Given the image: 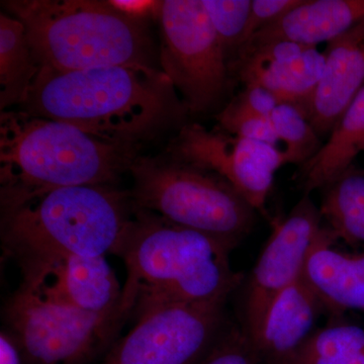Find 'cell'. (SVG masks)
I'll return each instance as SVG.
<instances>
[{"label":"cell","mask_w":364,"mask_h":364,"mask_svg":"<svg viewBox=\"0 0 364 364\" xmlns=\"http://www.w3.org/2000/svg\"><path fill=\"white\" fill-rule=\"evenodd\" d=\"M234 98L253 114L264 117H270L279 104L272 92L260 85L245 86Z\"/></svg>","instance_id":"484cf974"},{"label":"cell","mask_w":364,"mask_h":364,"mask_svg":"<svg viewBox=\"0 0 364 364\" xmlns=\"http://www.w3.org/2000/svg\"><path fill=\"white\" fill-rule=\"evenodd\" d=\"M117 11L131 20L141 21L150 18H159L163 1L152 0H109Z\"/></svg>","instance_id":"4316f807"},{"label":"cell","mask_w":364,"mask_h":364,"mask_svg":"<svg viewBox=\"0 0 364 364\" xmlns=\"http://www.w3.org/2000/svg\"><path fill=\"white\" fill-rule=\"evenodd\" d=\"M9 255L20 264L23 286L78 310L124 321L119 311L123 289L105 256L26 250Z\"/></svg>","instance_id":"7c38bea8"},{"label":"cell","mask_w":364,"mask_h":364,"mask_svg":"<svg viewBox=\"0 0 364 364\" xmlns=\"http://www.w3.org/2000/svg\"><path fill=\"white\" fill-rule=\"evenodd\" d=\"M303 2L304 0H252L246 43L256 33L279 20Z\"/></svg>","instance_id":"d4e9b609"},{"label":"cell","mask_w":364,"mask_h":364,"mask_svg":"<svg viewBox=\"0 0 364 364\" xmlns=\"http://www.w3.org/2000/svg\"><path fill=\"white\" fill-rule=\"evenodd\" d=\"M217 119L220 129L231 135L268 144L280 149L270 117L253 114L235 98L218 114Z\"/></svg>","instance_id":"603a6c76"},{"label":"cell","mask_w":364,"mask_h":364,"mask_svg":"<svg viewBox=\"0 0 364 364\" xmlns=\"http://www.w3.org/2000/svg\"><path fill=\"white\" fill-rule=\"evenodd\" d=\"M291 364H364V346L336 358H316Z\"/></svg>","instance_id":"f1b7e54d"},{"label":"cell","mask_w":364,"mask_h":364,"mask_svg":"<svg viewBox=\"0 0 364 364\" xmlns=\"http://www.w3.org/2000/svg\"><path fill=\"white\" fill-rule=\"evenodd\" d=\"M322 214L310 196L304 198L275 228L256 263L246 291L243 330L257 338L275 299L304 272L306 257L322 229Z\"/></svg>","instance_id":"8fae6325"},{"label":"cell","mask_w":364,"mask_h":364,"mask_svg":"<svg viewBox=\"0 0 364 364\" xmlns=\"http://www.w3.org/2000/svg\"><path fill=\"white\" fill-rule=\"evenodd\" d=\"M21 107L102 140L133 145L181 123L189 112L166 74L145 66L40 69Z\"/></svg>","instance_id":"6da1fadb"},{"label":"cell","mask_w":364,"mask_h":364,"mask_svg":"<svg viewBox=\"0 0 364 364\" xmlns=\"http://www.w3.org/2000/svg\"><path fill=\"white\" fill-rule=\"evenodd\" d=\"M258 360L243 329L227 326L207 353L196 364H257Z\"/></svg>","instance_id":"cb8c5ba5"},{"label":"cell","mask_w":364,"mask_h":364,"mask_svg":"<svg viewBox=\"0 0 364 364\" xmlns=\"http://www.w3.org/2000/svg\"><path fill=\"white\" fill-rule=\"evenodd\" d=\"M322 301L303 273L275 299L252 348L258 361L284 364L314 332Z\"/></svg>","instance_id":"5bb4252c"},{"label":"cell","mask_w":364,"mask_h":364,"mask_svg":"<svg viewBox=\"0 0 364 364\" xmlns=\"http://www.w3.org/2000/svg\"><path fill=\"white\" fill-rule=\"evenodd\" d=\"M364 151V86L315 156L301 164L305 195L322 189L351 166Z\"/></svg>","instance_id":"e0dca14e"},{"label":"cell","mask_w":364,"mask_h":364,"mask_svg":"<svg viewBox=\"0 0 364 364\" xmlns=\"http://www.w3.org/2000/svg\"><path fill=\"white\" fill-rule=\"evenodd\" d=\"M363 21L364 0H304L253 35L244 46L289 41L317 47L318 43L331 42Z\"/></svg>","instance_id":"2e32d148"},{"label":"cell","mask_w":364,"mask_h":364,"mask_svg":"<svg viewBox=\"0 0 364 364\" xmlns=\"http://www.w3.org/2000/svg\"><path fill=\"white\" fill-rule=\"evenodd\" d=\"M336 235L329 227L320 230L304 267V277L326 311L364 313V254L334 249Z\"/></svg>","instance_id":"9a60e30c"},{"label":"cell","mask_w":364,"mask_h":364,"mask_svg":"<svg viewBox=\"0 0 364 364\" xmlns=\"http://www.w3.org/2000/svg\"><path fill=\"white\" fill-rule=\"evenodd\" d=\"M129 172L136 208L237 246L253 229L255 208L213 172L169 156H138Z\"/></svg>","instance_id":"8992f818"},{"label":"cell","mask_w":364,"mask_h":364,"mask_svg":"<svg viewBox=\"0 0 364 364\" xmlns=\"http://www.w3.org/2000/svg\"><path fill=\"white\" fill-rule=\"evenodd\" d=\"M138 145L109 142L72 126L23 111L1 112V188L117 186Z\"/></svg>","instance_id":"5b68a950"},{"label":"cell","mask_w":364,"mask_h":364,"mask_svg":"<svg viewBox=\"0 0 364 364\" xmlns=\"http://www.w3.org/2000/svg\"><path fill=\"white\" fill-rule=\"evenodd\" d=\"M168 153L172 159L226 179L255 210H263L275 172L287 164L279 148L200 124H184Z\"/></svg>","instance_id":"30bf717a"},{"label":"cell","mask_w":364,"mask_h":364,"mask_svg":"<svg viewBox=\"0 0 364 364\" xmlns=\"http://www.w3.org/2000/svg\"><path fill=\"white\" fill-rule=\"evenodd\" d=\"M236 247L135 207L114 252L123 259L128 274L122 317L133 312L139 317L170 304L228 299L243 279L230 264V253Z\"/></svg>","instance_id":"7a4b0ae2"},{"label":"cell","mask_w":364,"mask_h":364,"mask_svg":"<svg viewBox=\"0 0 364 364\" xmlns=\"http://www.w3.org/2000/svg\"><path fill=\"white\" fill-rule=\"evenodd\" d=\"M279 143L284 145L286 163L304 164L317 154L323 144L312 124L301 109L280 102L270 116Z\"/></svg>","instance_id":"44dd1931"},{"label":"cell","mask_w":364,"mask_h":364,"mask_svg":"<svg viewBox=\"0 0 364 364\" xmlns=\"http://www.w3.org/2000/svg\"><path fill=\"white\" fill-rule=\"evenodd\" d=\"M226 303L217 299L151 309L100 364H196L226 327Z\"/></svg>","instance_id":"9c48e42d"},{"label":"cell","mask_w":364,"mask_h":364,"mask_svg":"<svg viewBox=\"0 0 364 364\" xmlns=\"http://www.w3.org/2000/svg\"><path fill=\"white\" fill-rule=\"evenodd\" d=\"M2 4L25 26L40 69L154 67L144 23L131 20L109 1L9 0Z\"/></svg>","instance_id":"277c9868"},{"label":"cell","mask_w":364,"mask_h":364,"mask_svg":"<svg viewBox=\"0 0 364 364\" xmlns=\"http://www.w3.org/2000/svg\"><path fill=\"white\" fill-rule=\"evenodd\" d=\"M134 210L130 191L117 186L1 188L2 243L9 254H114Z\"/></svg>","instance_id":"3957f363"},{"label":"cell","mask_w":364,"mask_h":364,"mask_svg":"<svg viewBox=\"0 0 364 364\" xmlns=\"http://www.w3.org/2000/svg\"><path fill=\"white\" fill-rule=\"evenodd\" d=\"M322 78L306 117L318 136L331 134L364 86V21L328 43Z\"/></svg>","instance_id":"4fadbf2b"},{"label":"cell","mask_w":364,"mask_h":364,"mask_svg":"<svg viewBox=\"0 0 364 364\" xmlns=\"http://www.w3.org/2000/svg\"><path fill=\"white\" fill-rule=\"evenodd\" d=\"M40 66L26 38L23 23L0 14V109L23 105Z\"/></svg>","instance_id":"d6986e66"},{"label":"cell","mask_w":364,"mask_h":364,"mask_svg":"<svg viewBox=\"0 0 364 364\" xmlns=\"http://www.w3.org/2000/svg\"><path fill=\"white\" fill-rule=\"evenodd\" d=\"M322 191L320 212L337 238L364 244V170L351 165Z\"/></svg>","instance_id":"ffe728a7"},{"label":"cell","mask_w":364,"mask_h":364,"mask_svg":"<svg viewBox=\"0 0 364 364\" xmlns=\"http://www.w3.org/2000/svg\"><path fill=\"white\" fill-rule=\"evenodd\" d=\"M160 65L191 114L219 109L231 81L229 64L202 0H165Z\"/></svg>","instance_id":"52a82bcc"},{"label":"cell","mask_w":364,"mask_h":364,"mask_svg":"<svg viewBox=\"0 0 364 364\" xmlns=\"http://www.w3.org/2000/svg\"><path fill=\"white\" fill-rule=\"evenodd\" d=\"M325 68V55L310 47L294 58L282 60L259 68L245 69L234 74L244 86L267 88L280 102L298 107L306 117V109Z\"/></svg>","instance_id":"ac0fdd59"},{"label":"cell","mask_w":364,"mask_h":364,"mask_svg":"<svg viewBox=\"0 0 364 364\" xmlns=\"http://www.w3.org/2000/svg\"><path fill=\"white\" fill-rule=\"evenodd\" d=\"M23 358L20 347L9 332L0 334V364H23Z\"/></svg>","instance_id":"83f0119b"},{"label":"cell","mask_w":364,"mask_h":364,"mask_svg":"<svg viewBox=\"0 0 364 364\" xmlns=\"http://www.w3.org/2000/svg\"><path fill=\"white\" fill-rule=\"evenodd\" d=\"M4 320L25 364H85L114 337L123 320L78 310L21 284Z\"/></svg>","instance_id":"ba28073f"},{"label":"cell","mask_w":364,"mask_h":364,"mask_svg":"<svg viewBox=\"0 0 364 364\" xmlns=\"http://www.w3.org/2000/svg\"><path fill=\"white\" fill-rule=\"evenodd\" d=\"M228 61L231 63L247 40L252 0H202Z\"/></svg>","instance_id":"7402d4cb"}]
</instances>
